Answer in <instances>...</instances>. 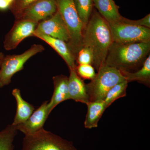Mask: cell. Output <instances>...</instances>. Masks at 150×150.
<instances>
[{"instance_id":"3","label":"cell","mask_w":150,"mask_h":150,"mask_svg":"<svg viewBox=\"0 0 150 150\" xmlns=\"http://www.w3.org/2000/svg\"><path fill=\"white\" fill-rule=\"evenodd\" d=\"M57 11L61 14L69 34L67 44L76 57L83 47V34L84 29L75 8L73 0H56Z\"/></svg>"},{"instance_id":"14","label":"cell","mask_w":150,"mask_h":150,"mask_svg":"<svg viewBox=\"0 0 150 150\" xmlns=\"http://www.w3.org/2000/svg\"><path fill=\"white\" fill-rule=\"evenodd\" d=\"M69 70L68 87L70 99L73 100L76 102L87 104L89 102V100L86 83L83 80L78 76L75 69Z\"/></svg>"},{"instance_id":"7","label":"cell","mask_w":150,"mask_h":150,"mask_svg":"<svg viewBox=\"0 0 150 150\" xmlns=\"http://www.w3.org/2000/svg\"><path fill=\"white\" fill-rule=\"evenodd\" d=\"M113 42L132 43L150 41V28L124 23H109Z\"/></svg>"},{"instance_id":"21","label":"cell","mask_w":150,"mask_h":150,"mask_svg":"<svg viewBox=\"0 0 150 150\" xmlns=\"http://www.w3.org/2000/svg\"><path fill=\"white\" fill-rule=\"evenodd\" d=\"M128 83H129L125 80L110 89L103 100L107 108L117 99L126 96Z\"/></svg>"},{"instance_id":"16","label":"cell","mask_w":150,"mask_h":150,"mask_svg":"<svg viewBox=\"0 0 150 150\" xmlns=\"http://www.w3.org/2000/svg\"><path fill=\"white\" fill-rule=\"evenodd\" d=\"M17 104L16 114L12 125L16 126L26 121L35 110V108L23 98L20 90L14 88L12 92Z\"/></svg>"},{"instance_id":"10","label":"cell","mask_w":150,"mask_h":150,"mask_svg":"<svg viewBox=\"0 0 150 150\" xmlns=\"http://www.w3.org/2000/svg\"><path fill=\"white\" fill-rule=\"evenodd\" d=\"M44 34L64 40L68 43L69 34L61 14L57 11L51 17L38 23L33 33Z\"/></svg>"},{"instance_id":"2","label":"cell","mask_w":150,"mask_h":150,"mask_svg":"<svg viewBox=\"0 0 150 150\" xmlns=\"http://www.w3.org/2000/svg\"><path fill=\"white\" fill-rule=\"evenodd\" d=\"M150 51V41L127 44L113 42L104 65L120 71L134 72L142 68Z\"/></svg>"},{"instance_id":"5","label":"cell","mask_w":150,"mask_h":150,"mask_svg":"<svg viewBox=\"0 0 150 150\" xmlns=\"http://www.w3.org/2000/svg\"><path fill=\"white\" fill-rule=\"evenodd\" d=\"M22 150H78L72 142L44 129L25 136Z\"/></svg>"},{"instance_id":"18","label":"cell","mask_w":150,"mask_h":150,"mask_svg":"<svg viewBox=\"0 0 150 150\" xmlns=\"http://www.w3.org/2000/svg\"><path fill=\"white\" fill-rule=\"evenodd\" d=\"M128 83L137 81L148 87L150 86V55L145 60L142 68L134 72L120 71Z\"/></svg>"},{"instance_id":"27","label":"cell","mask_w":150,"mask_h":150,"mask_svg":"<svg viewBox=\"0 0 150 150\" xmlns=\"http://www.w3.org/2000/svg\"><path fill=\"white\" fill-rule=\"evenodd\" d=\"M4 56V54H3L2 52H0V60H1V59H2L3 57Z\"/></svg>"},{"instance_id":"26","label":"cell","mask_w":150,"mask_h":150,"mask_svg":"<svg viewBox=\"0 0 150 150\" xmlns=\"http://www.w3.org/2000/svg\"><path fill=\"white\" fill-rule=\"evenodd\" d=\"M11 4L6 0H0V11H4L9 8Z\"/></svg>"},{"instance_id":"11","label":"cell","mask_w":150,"mask_h":150,"mask_svg":"<svg viewBox=\"0 0 150 150\" xmlns=\"http://www.w3.org/2000/svg\"><path fill=\"white\" fill-rule=\"evenodd\" d=\"M48 102L47 100L43 102L40 107L34 110L26 121L15 126L18 131H21L25 136L32 135L43 129L49 115Z\"/></svg>"},{"instance_id":"17","label":"cell","mask_w":150,"mask_h":150,"mask_svg":"<svg viewBox=\"0 0 150 150\" xmlns=\"http://www.w3.org/2000/svg\"><path fill=\"white\" fill-rule=\"evenodd\" d=\"M86 105L88 110L84 122L85 128L88 129L96 128L107 106L102 100L91 101Z\"/></svg>"},{"instance_id":"12","label":"cell","mask_w":150,"mask_h":150,"mask_svg":"<svg viewBox=\"0 0 150 150\" xmlns=\"http://www.w3.org/2000/svg\"><path fill=\"white\" fill-rule=\"evenodd\" d=\"M33 36L45 41L51 46L65 61L69 70L76 69V57L67 42L44 34H35Z\"/></svg>"},{"instance_id":"1","label":"cell","mask_w":150,"mask_h":150,"mask_svg":"<svg viewBox=\"0 0 150 150\" xmlns=\"http://www.w3.org/2000/svg\"><path fill=\"white\" fill-rule=\"evenodd\" d=\"M113 42L108 22L94 8L83 30V44L92 52L93 67L97 71L104 65L108 50Z\"/></svg>"},{"instance_id":"24","label":"cell","mask_w":150,"mask_h":150,"mask_svg":"<svg viewBox=\"0 0 150 150\" xmlns=\"http://www.w3.org/2000/svg\"><path fill=\"white\" fill-rule=\"evenodd\" d=\"M36 1L37 0H13L9 9L16 19L25 8Z\"/></svg>"},{"instance_id":"4","label":"cell","mask_w":150,"mask_h":150,"mask_svg":"<svg viewBox=\"0 0 150 150\" xmlns=\"http://www.w3.org/2000/svg\"><path fill=\"white\" fill-rule=\"evenodd\" d=\"M97 72L94 79L86 84L89 102L104 100L110 89L125 80L119 70L106 65L100 67Z\"/></svg>"},{"instance_id":"8","label":"cell","mask_w":150,"mask_h":150,"mask_svg":"<svg viewBox=\"0 0 150 150\" xmlns=\"http://www.w3.org/2000/svg\"><path fill=\"white\" fill-rule=\"evenodd\" d=\"M38 23L16 20L13 26L5 36L4 48L6 51L15 49L19 43L26 38L33 36V33Z\"/></svg>"},{"instance_id":"6","label":"cell","mask_w":150,"mask_h":150,"mask_svg":"<svg viewBox=\"0 0 150 150\" xmlns=\"http://www.w3.org/2000/svg\"><path fill=\"white\" fill-rule=\"evenodd\" d=\"M44 50L42 45L33 44L23 54L4 56L0 60V88L9 84L13 75L23 69L27 61Z\"/></svg>"},{"instance_id":"13","label":"cell","mask_w":150,"mask_h":150,"mask_svg":"<svg viewBox=\"0 0 150 150\" xmlns=\"http://www.w3.org/2000/svg\"><path fill=\"white\" fill-rule=\"evenodd\" d=\"M54 91L50 101L48 102L49 114L61 103L70 100L68 87V77L64 75L53 77Z\"/></svg>"},{"instance_id":"19","label":"cell","mask_w":150,"mask_h":150,"mask_svg":"<svg viewBox=\"0 0 150 150\" xmlns=\"http://www.w3.org/2000/svg\"><path fill=\"white\" fill-rule=\"evenodd\" d=\"M78 15L85 28L94 9L93 0H73Z\"/></svg>"},{"instance_id":"25","label":"cell","mask_w":150,"mask_h":150,"mask_svg":"<svg viewBox=\"0 0 150 150\" xmlns=\"http://www.w3.org/2000/svg\"><path fill=\"white\" fill-rule=\"evenodd\" d=\"M121 21L128 24L150 28V14H148L143 18L138 20H132L123 17Z\"/></svg>"},{"instance_id":"22","label":"cell","mask_w":150,"mask_h":150,"mask_svg":"<svg viewBox=\"0 0 150 150\" xmlns=\"http://www.w3.org/2000/svg\"><path fill=\"white\" fill-rule=\"evenodd\" d=\"M76 62L78 65L89 64L93 66V54L90 49L83 46L77 54Z\"/></svg>"},{"instance_id":"28","label":"cell","mask_w":150,"mask_h":150,"mask_svg":"<svg viewBox=\"0 0 150 150\" xmlns=\"http://www.w3.org/2000/svg\"><path fill=\"white\" fill-rule=\"evenodd\" d=\"M6 1H8V2L11 4H12V3L13 2V0H6Z\"/></svg>"},{"instance_id":"23","label":"cell","mask_w":150,"mask_h":150,"mask_svg":"<svg viewBox=\"0 0 150 150\" xmlns=\"http://www.w3.org/2000/svg\"><path fill=\"white\" fill-rule=\"evenodd\" d=\"M75 70L78 76L82 79L91 81L94 79L96 75L94 68L91 65H78L76 67Z\"/></svg>"},{"instance_id":"15","label":"cell","mask_w":150,"mask_h":150,"mask_svg":"<svg viewBox=\"0 0 150 150\" xmlns=\"http://www.w3.org/2000/svg\"><path fill=\"white\" fill-rule=\"evenodd\" d=\"M94 7L109 23L120 22L123 16L119 11V7L113 0H93Z\"/></svg>"},{"instance_id":"20","label":"cell","mask_w":150,"mask_h":150,"mask_svg":"<svg viewBox=\"0 0 150 150\" xmlns=\"http://www.w3.org/2000/svg\"><path fill=\"white\" fill-rule=\"evenodd\" d=\"M18 131L11 124L0 131V150H13V142Z\"/></svg>"},{"instance_id":"9","label":"cell","mask_w":150,"mask_h":150,"mask_svg":"<svg viewBox=\"0 0 150 150\" xmlns=\"http://www.w3.org/2000/svg\"><path fill=\"white\" fill-rule=\"evenodd\" d=\"M57 11L56 0H37L25 8L16 20L39 23L51 17Z\"/></svg>"}]
</instances>
